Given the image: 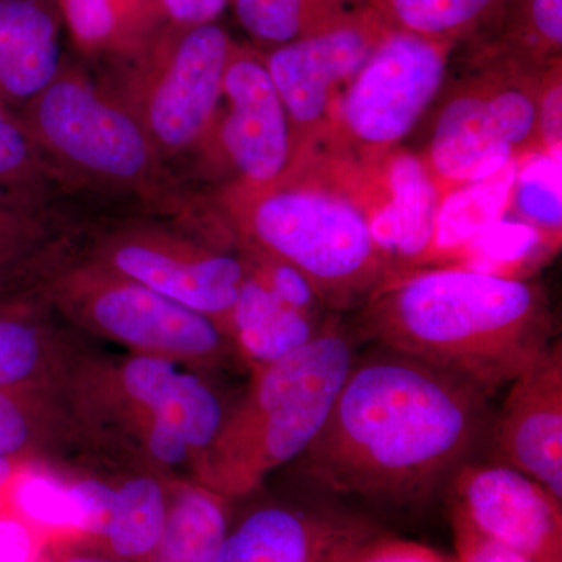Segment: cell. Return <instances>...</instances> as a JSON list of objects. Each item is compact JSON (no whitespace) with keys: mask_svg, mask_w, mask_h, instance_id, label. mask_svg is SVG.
I'll use <instances>...</instances> for the list:
<instances>
[{"mask_svg":"<svg viewBox=\"0 0 562 562\" xmlns=\"http://www.w3.org/2000/svg\"><path fill=\"white\" fill-rule=\"evenodd\" d=\"M487 395L375 346L355 355L327 419L301 454L322 491L416 509L443 495L490 431Z\"/></svg>","mask_w":562,"mask_h":562,"instance_id":"obj_1","label":"cell"},{"mask_svg":"<svg viewBox=\"0 0 562 562\" xmlns=\"http://www.w3.org/2000/svg\"><path fill=\"white\" fill-rule=\"evenodd\" d=\"M358 313L362 338L452 373L487 397L557 341L539 284L464 268L405 273Z\"/></svg>","mask_w":562,"mask_h":562,"instance_id":"obj_2","label":"cell"},{"mask_svg":"<svg viewBox=\"0 0 562 562\" xmlns=\"http://www.w3.org/2000/svg\"><path fill=\"white\" fill-rule=\"evenodd\" d=\"M221 203L250 241L297 272L331 312H358L405 276L373 239L353 162L313 151L272 187L231 184Z\"/></svg>","mask_w":562,"mask_h":562,"instance_id":"obj_3","label":"cell"},{"mask_svg":"<svg viewBox=\"0 0 562 562\" xmlns=\"http://www.w3.org/2000/svg\"><path fill=\"white\" fill-rule=\"evenodd\" d=\"M18 116L88 206L124 213H194L195 202L138 120L77 63Z\"/></svg>","mask_w":562,"mask_h":562,"instance_id":"obj_4","label":"cell"},{"mask_svg":"<svg viewBox=\"0 0 562 562\" xmlns=\"http://www.w3.org/2000/svg\"><path fill=\"white\" fill-rule=\"evenodd\" d=\"M233 44L217 22H166L132 57L111 63L114 74L103 85L138 120L172 171L173 162L205 150Z\"/></svg>","mask_w":562,"mask_h":562,"instance_id":"obj_5","label":"cell"},{"mask_svg":"<svg viewBox=\"0 0 562 562\" xmlns=\"http://www.w3.org/2000/svg\"><path fill=\"white\" fill-rule=\"evenodd\" d=\"M473 61L447 94L420 155L442 198L541 151L538 99L549 65L536 68L480 49Z\"/></svg>","mask_w":562,"mask_h":562,"instance_id":"obj_6","label":"cell"},{"mask_svg":"<svg viewBox=\"0 0 562 562\" xmlns=\"http://www.w3.org/2000/svg\"><path fill=\"white\" fill-rule=\"evenodd\" d=\"M355 338L335 319L299 349L262 366L241 424L228 439L227 484L244 490L273 465L301 458L341 390Z\"/></svg>","mask_w":562,"mask_h":562,"instance_id":"obj_7","label":"cell"},{"mask_svg":"<svg viewBox=\"0 0 562 562\" xmlns=\"http://www.w3.org/2000/svg\"><path fill=\"white\" fill-rule=\"evenodd\" d=\"M457 47L391 29L342 92L312 151L373 165L397 150L441 94Z\"/></svg>","mask_w":562,"mask_h":562,"instance_id":"obj_8","label":"cell"},{"mask_svg":"<svg viewBox=\"0 0 562 562\" xmlns=\"http://www.w3.org/2000/svg\"><path fill=\"white\" fill-rule=\"evenodd\" d=\"M391 29L362 3L328 27L261 50L290 120L294 168L316 146L342 92Z\"/></svg>","mask_w":562,"mask_h":562,"instance_id":"obj_9","label":"cell"},{"mask_svg":"<svg viewBox=\"0 0 562 562\" xmlns=\"http://www.w3.org/2000/svg\"><path fill=\"white\" fill-rule=\"evenodd\" d=\"M203 154L232 169V184L251 190L272 187L294 169L290 120L261 50L233 44L220 113Z\"/></svg>","mask_w":562,"mask_h":562,"instance_id":"obj_10","label":"cell"},{"mask_svg":"<svg viewBox=\"0 0 562 562\" xmlns=\"http://www.w3.org/2000/svg\"><path fill=\"white\" fill-rule=\"evenodd\" d=\"M460 513L491 541L531 562H562V501L503 462H465L446 490Z\"/></svg>","mask_w":562,"mask_h":562,"instance_id":"obj_11","label":"cell"},{"mask_svg":"<svg viewBox=\"0 0 562 562\" xmlns=\"http://www.w3.org/2000/svg\"><path fill=\"white\" fill-rule=\"evenodd\" d=\"M111 266L122 276L160 292L192 312L228 317L246 279L241 260L224 254L188 251L149 225H128L114 233Z\"/></svg>","mask_w":562,"mask_h":562,"instance_id":"obj_12","label":"cell"},{"mask_svg":"<svg viewBox=\"0 0 562 562\" xmlns=\"http://www.w3.org/2000/svg\"><path fill=\"white\" fill-rule=\"evenodd\" d=\"M508 386L487 431L492 461L525 473L562 501L561 341Z\"/></svg>","mask_w":562,"mask_h":562,"instance_id":"obj_13","label":"cell"},{"mask_svg":"<svg viewBox=\"0 0 562 562\" xmlns=\"http://www.w3.org/2000/svg\"><path fill=\"white\" fill-rule=\"evenodd\" d=\"M383 528L333 506H268L227 532L216 562H349Z\"/></svg>","mask_w":562,"mask_h":562,"instance_id":"obj_14","label":"cell"},{"mask_svg":"<svg viewBox=\"0 0 562 562\" xmlns=\"http://www.w3.org/2000/svg\"><path fill=\"white\" fill-rule=\"evenodd\" d=\"M375 201L369 222L373 239L401 271L428 262L442 195L419 155L391 151L375 162Z\"/></svg>","mask_w":562,"mask_h":562,"instance_id":"obj_15","label":"cell"},{"mask_svg":"<svg viewBox=\"0 0 562 562\" xmlns=\"http://www.w3.org/2000/svg\"><path fill=\"white\" fill-rule=\"evenodd\" d=\"M90 313L110 335L147 349L202 357L221 346L210 317L131 279L102 284L90 297Z\"/></svg>","mask_w":562,"mask_h":562,"instance_id":"obj_16","label":"cell"},{"mask_svg":"<svg viewBox=\"0 0 562 562\" xmlns=\"http://www.w3.org/2000/svg\"><path fill=\"white\" fill-rule=\"evenodd\" d=\"M63 29L57 0H0V105L18 113L60 74Z\"/></svg>","mask_w":562,"mask_h":562,"instance_id":"obj_17","label":"cell"},{"mask_svg":"<svg viewBox=\"0 0 562 562\" xmlns=\"http://www.w3.org/2000/svg\"><path fill=\"white\" fill-rule=\"evenodd\" d=\"M124 384L133 397L149 406L155 422L179 432L188 446H209L221 431L222 408L216 395L168 361L136 358L125 368Z\"/></svg>","mask_w":562,"mask_h":562,"instance_id":"obj_18","label":"cell"},{"mask_svg":"<svg viewBox=\"0 0 562 562\" xmlns=\"http://www.w3.org/2000/svg\"><path fill=\"white\" fill-rule=\"evenodd\" d=\"M74 46L98 60L132 57L166 24L160 0H57Z\"/></svg>","mask_w":562,"mask_h":562,"instance_id":"obj_19","label":"cell"},{"mask_svg":"<svg viewBox=\"0 0 562 562\" xmlns=\"http://www.w3.org/2000/svg\"><path fill=\"white\" fill-rule=\"evenodd\" d=\"M319 314L284 301L260 277L246 276L231 324L250 358L262 366L280 360L313 339L324 327Z\"/></svg>","mask_w":562,"mask_h":562,"instance_id":"obj_20","label":"cell"},{"mask_svg":"<svg viewBox=\"0 0 562 562\" xmlns=\"http://www.w3.org/2000/svg\"><path fill=\"white\" fill-rule=\"evenodd\" d=\"M76 205L88 203L40 149L18 113L0 105V206Z\"/></svg>","mask_w":562,"mask_h":562,"instance_id":"obj_21","label":"cell"},{"mask_svg":"<svg viewBox=\"0 0 562 562\" xmlns=\"http://www.w3.org/2000/svg\"><path fill=\"white\" fill-rule=\"evenodd\" d=\"M519 161L443 195L430 261L443 255L457 257L476 236L501 221L512 201Z\"/></svg>","mask_w":562,"mask_h":562,"instance_id":"obj_22","label":"cell"},{"mask_svg":"<svg viewBox=\"0 0 562 562\" xmlns=\"http://www.w3.org/2000/svg\"><path fill=\"white\" fill-rule=\"evenodd\" d=\"M480 50L546 68L562 52V0H505Z\"/></svg>","mask_w":562,"mask_h":562,"instance_id":"obj_23","label":"cell"},{"mask_svg":"<svg viewBox=\"0 0 562 562\" xmlns=\"http://www.w3.org/2000/svg\"><path fill=\"white\" fill-rule=\"evenodd\" d=\"M505 0H366L392 29L428 38H480L497 20Z\"/></svg>","mask_w":562,"mask_h":562,"instance_id":"obj_24","label":"cell"},{"mask_svg":"<svg viewBox=\"0 0 562 562\" xmlns=\"http://www.w3.org/2000/svg\"><path fill=\"white\" fill-rule=\"evenodd\" d=\"M228 532L220 498L202 491L181 495L166 514L160 541L149 562H216Z\"/></svg>","mask_w":562,"mask_h":562,"instance_id":"obj_25","label":"cell"},{"mask_svg":"<svg viewBox=\"0 0 562 562\" xmlns=\"http://www.w3.org/2000/svg\"><path fill=\"white\" fill-rule=\"evenodd\" d=\"M362 3L366 0H232L244 31L268 49L328 27Z\"/></svg>","mask_w":562,"mask_h":562,"instance_id":"obj_26","label":"cell"},{"mask_svg":"<svg viewBox=\"0 0 562 562\" xmlns=\"http://www.w3.org/2000/svg\"><path fill=\"white\" fill-rule=\"evenodd\" d=\"M166 514L165 497L157 483L149 479L125 483L116 491L106 542L117 557H149L160 541Z\"/></svg>","mask_w":562,"mask_h":562,"instance_id":"obj_27","label":"cell"},{"mask_svg":"<svg viewBox=\"0 0 562 562\" xmlns=\"http://www.w3.org/2000/svg\"><path fill=\"white\" fill-rule=\"evenodd\" d=\"M527 162L519 161L512 201L517 216L524 224L550 236L553 243L561 235V157L538 154L527 155Z\"/></svg>","mask_w":562,"mask_h":562,"instance_id":"obj_28","label":"cell"},{"mask_svg":"<svg viewBox=\"0 0 562 562\" xmlns=\"http://www.w3.org/2000/svg\"><path fill=\"white\" fill-rule=\"evenodd\" d=\"M77 210L57 206H0V291L11 273L20 269L25 255L60 227L66 213Z\"/></svg>","mask_w":562,"mask_h":562,"instance_id":"obj_29","label":"cell"},{"mask_svg":"<svg viewBox=\"0 0 562 562\" xmlns=\"http://www.w3.org/2000/svg\"><path fill=\"white\" fill-rule=\"evenodd\" d=\"M16 503L33 522L80 530L81 509L72 486H63L47 476H27L18 486Z\"/></svg>","mask_w":562,"mask_h":562,"instance_id":"obj_30","label":"cell"},{"mask_svg":"<svg viewBox=\"0 0 562 562\" xmlns=\"http://www.w3.org/2000/svg\"><path fill=\"white\" fill-rule=\"evenodd\" d=\"M41 355L35 327L11 313L0 301V390H9L27 380Z\"/></svg>","mask_w":562,"mask_h":562,"instance_id":"obj_31","label":"cell"},{"mask_svg":"<svg viewBox=\"0 0 562 562\" xmlns=\"http://www.w3.org/2000/svg\"><path fill=\"white\" fill-rule=\"evenodd\" d=\"M561 60L550 63L542 74L538 99V144L542 154L561 157L562 136Z\"/></svg>","mask_w":562,"mask_h":562,"instance_id":"obj_32","label":"cell"},{"mask_svg":"<svg viewBox=\"0 0 562 562\" xmlns=\"http://www.w3.org/2000/svg\"><path fill=\"white\" fill-rule=\"evenodd\" d=\"M349 562H460L425 543L395 538L383 531L362 543Z\"/></svg>","mask_w":562,"mask_h":562,"instance_id":"obj_33","label":"cell"},{"mask_svg":"<svg viewBox=\"0 0 562 562\" xmlns=\"http://www.w3.org/2000/svg\"><path fill=\"white\" fill-rule=\"evenodd\" d=\"M454 550L460 562H531L524 554L491 541L475 530L460 513L449 509Z\"/></svg>","mask_w":562,"mask_h":562,"instance_id":"obj_34","label":"cell"},{"mask_svg":"<svg viewBox=\"0 0 562 562\" xmlns=\"http://www.w3.org/2000/svg\"><path fill=\"white\" fill-rule=\"evenodd\" d=\"M72 490L81 509L80 531L105 538L113 519L116 491L92 480L74 484Z\"/></svg>","mask_w":562,"mask_h":562,"instance_id":"obj_35","label":"cell"},{"mask_svg":"<svg viewBox=\"0 0 562 562\" xmlns=\"http://www.w3.org/2000/svg\"><path fill=\"white\" fill-rule=\"evenodd\" d=\"M160 5L169 24L194 27L217 22L232 0H160Z\"/></svg>","mask_w":562,"mask_h":562,"instance_id":"obj_36","label":"cell"},{"mask_svg":"<svg viewBox=\"0 0 562 562\" xmlns=\"http://www.w3.org/2000/svg\"><path fill=\"white\" fill-rule=\"evenodd\" d=\"M31 435L27 416L7 390H0V457L24 449Z\"/></svg>","mask_w":562,"mask_h":562,"instance_id":"obj_37","label":"cell"},{"mask_svg":"<svg viewBox=\"0 0 562 562\" xmlns=\"http://www.w3.org/2000/svg\"><path fill=\"white\" fill-rule=\"evenodd\" d=\"M0 562H36L35 539L20 520L0 517Z\"/></svg>","mask_w":562,"mask_h":562,"instance_id":"obj_38","label":"cell"},{"mask_svg":"<svg viewBox=\"0 0 562 562\" xmlns=\"http://www.w3.org/2000/svg\"><path fill=\"white\" fill-rule=\"evenodd\" d=\"M188 443L172 428L155 422L150 432V450L158 460L177 464L187 457Z\"/></svg>","mask_w":562,"mask_h":562,"instance_id":"obj_39","label":"cell"},{"mask_svg":"<svg viewBox=\"0 0 562 562\" xmlns=\"http://www.w3.org/2000/svg\"><path fill=\"white\" fill-rule=\"evenodd\" d=\"M11 473L10 460L7 457H0V509H2V491L9 482Z\"/></svg>","mask_w":562,"mask_h":562,"instance_id":"obj_40","label":"cell"},{"mask_svg":"<svg viewBox=\"0 0 562 562\" xmlns=\"http://www.w3.org/2000/svg\"><path fill=\"white\" fill-rule=\"evenodd\" d=\"M65 562H111V561L98 560V558H72V560H68Z\"/></svg>","mask_w":562,"mask_h":562,"instance_id":"obj_41","label":"cell"}]
</instances>
